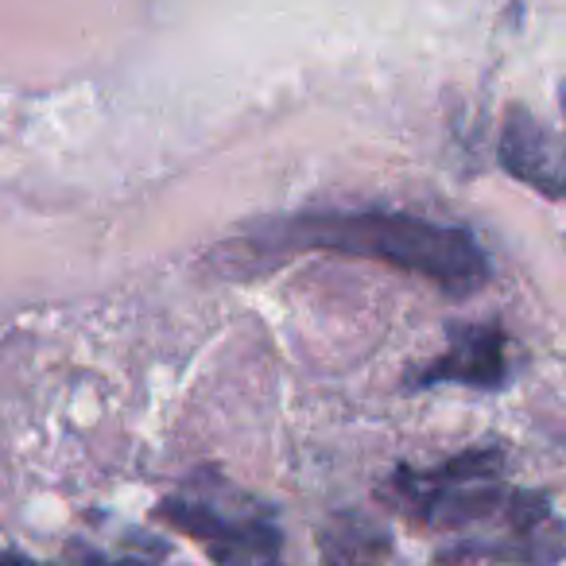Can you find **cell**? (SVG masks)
Listing matches in <instances>:
<instances>
[{"label": "cell", "mask_w": 566, "mask_h": 566, "mask_svg": "<svg viewBox=\"0 0 566 566\" xmlns=\"http://www.w3.org/2000/svg\"><path fill=\"white\" fill-rule=\"evenodd\" d=\"M501 167L516 182L532 187L535 195L558 198L566 195V175H563V148L558 136L535 117L527 105H509L501 125Z\"/></svg>", "instance_id": "5"}, {"label": "cell", "mask_w": 566, "mask_h": 566, "mask_svg": "<svg viewBox=\"0 0 566 566\" xmlns=\"http://www.w3.org/2000/svg\"><path fill=\"white\" fill-rule=\"evenodd\" d=\"M509 334L501 323H478V326H454L450 342L434 361L419 365L408 377L411 392L439 385H462L478 392H501L509 385Z\"/></svg>", "instance_id": "4"}, {"label": "cell", "mask_w": 566, "mask_h": 566, "mask_svg": "<svg viewBox=\"0 0 566 566\" xmlns=\"http://www.w3.org/2000/svg\"><path fill=\"white\" fill-rule=\"evenodd\" d=\"M156 520L195 539L213 563H275L283 527L275 512L218 470H195L156 504Z\"/></svg>", "instance_id": "3"}, {"label": "cell", "mask_w": 566, "mask_h": 566, "mask_svg": "<svg viewBox=\"0 0 566 566\" xmlns=\"http://www.w3.org/2000/svg\"><path fill=\"white\" fill-rule=\"evenodd\" d=\"M323 543L331 558H365V555L373 558V555H380V551H388L385 532L361 516H342L338 527H331V532L323 535Z\"/></svg>", "instance_id": "6"}, {"label": "cell", "mask_w": 566, "mask_h": 566, "mask_svg": "<svg viewBox=\"0 0 566 566\" xmlns=\"http://www.w3.org/2000/svg\"><path fill=\"white\" fill-rule=\"evenodd\" d=\"M307 252L377 260L434 283L450 300L481 292L493 275L489 252L470 229L403 210H300L256 221L229 244V256L252 264Z\"/></svg>", "instance_id": "1"}, {"label": "cell", "mask_w": 566, "mask_h": 566, "mask_svg": "<svg viewBox=\"0 0 566 566\" xmlns=\"http://www.w3.org/2000/svg\"><path fill=\"white\" fill-rule=\"evenodd\" d=\"M388 501L423 532H504V558L563 563L558 516L547 493L512 489L504 478V450H462L439 465H400L388 481Z\"/></svg>", "instance_id": "2"}]
</instances>
